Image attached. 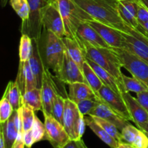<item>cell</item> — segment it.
<instances>
[{"label": "cell", "mask_w": 148, "mask_h": 148, "mask_svg": "<svg viewBox=\"0 0 148 148\" xmlns=\"http://www.w3.org/2000/svg\"><path fill=\"white\" fill-rule=\"evenodd\" d=\"M53 79H54V76L51 74L50 69L45 66L43 80H42L41 88H40L42 103H43L42 111L43 114H51V115L52 106H53L55 95L56 93L61 95V92H59L56 82Z\"/></svg>", "instance_id": "7c38bea8"}, {"label": "cell", "mask_w": 148, "mask_h": 148, "mask_svg": "<svg viewBox=\"0 0 148 148\" xmlns=\"http://www.w3.org/2000/svg\"><path fill=\"white\" fill-rule=\"evenodd\" d=\"M141 25L143 26V27H144V28L145 29V30H147V31H148V22H147V23H145V24H143V25Z\"/></svg>", "instance_id": "816d5d0a"}, {"label": "cell", "mask_w": 148, "mask_h": 148, "mask_svg": "<svg viewBox=\"0 0 148 148\" xmlns=\"http://www.w3.org/2000/svg\"><path fill=\"white\" fill-rule=\"evenodd\" d=\"M117 148H135L132 145L129 144V143H125V142H120L119 143L118 147Z\"/></svg>", "instance_id": "f6af8a7d"}, {"label": "cell", "mask_w": 148, "mask_h": 148, "mask_svg": "<svg viewBox=\"0 0 148 148\" xmlns=\"http://www.w3.org/2000/svg\"><path fill=\"white\" fill-rule=\"evenodd\" d=\"M30 6V14L27 23L22 25V33L27 34L31 38L40 40L43 25L41 16L43 9L48 1L46 0H27Z\"/></svg>", "instance_id": "ba28073f"}, {"label": "cell", "mask_w": 148, "mask_h": 148, "mask_svg": "<svg viewBox=\"0 0 148 148\" xmlns=\"http://www.w3.org/2000/svg\"><path fill=\"white\" fill-rule=\"evenodd\" d=\"M57 78L62 82L68 85L75 82H85L82 70L72 60V58L66 53V50L62 69Z\"/></svg>", "instance_id": "4fadbf2b"}, {"label": "cell", "mask_w": 148, "mask_h": 148, "mask_svg": "<svg viewBox=\"0 0 148 148\" xmlns=\"http://www.w3.org/2000/svg\"><path fill=\"white\" fill-rule=\"evenodd\" d=\"M141 130H143V131L145 132L148 133V122L143 127V128L141 129Z\"/></svg>", "instance_id": "c3c4849f"}, {"label": "cell", "mask_w": 148, "mask_h": 148, "mask_svg": "<svg viewBox=\"0 0 148 148\" xmlns=\"http://www.w3.org/2000/svg\"><path fill=\"white\" fill-rule=\"evenodd\" d=\"M62 125L71 140L78 141L82 139L86 125L85 116L79 112L77 104L68 98H65Z\"/></svg>", "instance_id": "8992f818"}, {"label": "cell", "mask_w": 148, "mask_h": 148, "mask_svg": "<svg viewBox=\"0 0 148 148\" xmlns=\"http://www.w3.org/2000/svg\"><path fill=\"white\" fill-rule=\"evenodd\" d=\"M27 148H28V147H27Z\"/></svg>", "instance_id": "9f6ffc18"}, {"label": "cell", "mask_w": 148, "mask_h": 148, "mask_svg": "<svg viewBox=\"0 0 148 148\" xmlns=\"http://www.w3.org/2000/svg\"><path fill=\"white\" fill-rule=\"evenodd\" d=\"M46 1L49 3V2H51V1H55V0H46Z\"/></svg>", "instance_id": "f5cc1de1"}, {"label": "cell", "mask_w": 148, "mask_h": 148, "mask_svg": "<svg viewBox=\"0 0 148 148\" xmlns=\"http://www.w3.org/2000/svg\"><path fill=\"white\" fill-rule=\"evenodd\" d=\"M99 101L96 98H90V99L82 100L77 103V106L78 107L79 112L83 116L89 115L90 113L95 108L97 104L98 103Z\"/></svg>", "instance_id": "74e56055"}, {"label": "cell", "mask_w": 148, "mask_h": 148, "mask_svg": "<svg viewBox=\"0 0 148 148\" xmlns=\"http://www.w3.org/2000/svg\"><path fill=\"white\" fill-rule=\"evenodd\" d=\"M30 68L34 75L37 83V88H41L45 64L43 63L42 55L39 48V40L32 38V51L28 60Z\"/></svg>", "instance_id": "ac0fdd59"}, {"label": "cell", "mask_w": 148, "mask_h": 148, "mask_svg": "<svg viewBox=\"0 0 148 148\" xmlns=\"http://www.w3.org/2000/svg\"><path fill=\"white\" fill-rule=\"evenodd\" d=\"M62 148H78L77 144L75 140H70L65 146Z\"/></svg>", "instance_id": "ee69618b"}, {"label": "cell", "mask_w": 148, "mask_h": 148, "mask_svg": "<svg viewBox=\"0 0 148 148\" xmlns=\"http://www.w3.org/2000/svg\"><path fill=\"white\" fill-rule=\"evenodd\" d=\"M140 130H140L139 128H137V127L129 124L121 131L122 142H125L129 144L133 145L137 135L140 133Z\"/></svg>", "instance_id": "d590c367"}, {"label": "cell", "mask_w": 148, "mask_h": 148, "mask_svg": "<svg viewBox=\"0 0 148 148\" xmlns=\"http://www.w3.org/2000/svg\"><path fill=\"white\" fill-rule=\"evenodd\" d=\"M15 81L19 85L22 95L27 91L37 88L36 77L32 72L28 61L25 62H20Z\"/></svg>", "instance_id": "d6986e66"}, {"label": "cell", "mask_w": 148, "mask_h": 148, "mask_svg": "<svg viewBox=\"0 0 148 148\" xmlns=\"http://www.w3.org/2000/svg\"><path fill=\"white\" fill-rule=\"evenodd\" d=\"M23 134H18L17 140H16L15 143H14V145L13 148H25V145L24 141H23Z\"/></svg>", "instance_id": "7bdbcfd3"}, {"label": "cell", "mask_w": 148, "mask_h": 148, "mask_svg": "<svg viewBox=\"0 0 148 148\" xmlns=\"http://www.w3.org/2000/svg\"><path fill=\"white\" fill-rule=\"evenodd\" d=\"M85 121L87 126L95 133L97 137H99L104 143L109 146L111 148H117L119 145V142L116 140L113 137H111L108 132L105 131L91 116L85 117Z\"/></svg>", "instance_id": "cb8c5ba5"}, {"label": "cell", "mask_w": 148, "mask_h": 148, "mask_svg": "<svg viewBox=\"0 0 148 148\" xmlns=\"http://www.w3.org/2000/svg\"><path fill=\"white\" fill-rule=\"evenodd\" d=\"M17 111L20 114L23 123V132H27L31 130L36 116L33 108L29 106L23 104Z\"/></svg>", "instance_id": "f1b7e54d"}, {"label": "cell", "mask_w": 148, "mask_h": 148, "mask_svg": "<svg viewBox=\"0 0 148 148\" xmlns=\"http://www.w3.org/2000/svg\"><path fill=\"white\" fill-rule=\"evenodd\" d=\"M145 134H146V135H147V138H148V133H146V132H145Z\"/></svg>", "instance_id": "db71d44e"}, {"label": "cell", "mask_w": 148, "mask_h": 148, "mask_svg": "<svg viewBox=\"0 0 148 148\" xmlns=\"http://www.w3.org/2000/svg\"><path fill=\"white\" fill-rule=\"evenodd\" d=\"M136 98L148 113V90L136 94Z\"/></svg>", "instance_id": "60d3db41"}, {"label": "cell", "mask_w": 148, "mask_h": 148, "mask_svg": "<svg viewBox=\"0 0 148 148\" xmlns=\"http://www.w3.org/2000/svg\"><path fill=\"white\" fill-rule=\"evenodd\" d=\"M94 98H96L93 91L85 82H75L69 85L68 98L75 103L82 100Z\"/></svg>", "instance_id": "7402d4cb"}, {"label": "cell", "mask_w": 148, "mask_h": 148, "mask_svg": "<svg viewBox=\"0 0 148 148\" xmlns=\"http://www.w3.org/2000/svg\"><path fill=\"white\" fill-rule=\"evenodd\" d=\"M137 18L140 25L145 24L148 22V8L140 0H137Z\"/></svg>", "instance_id": "f35d334b"}, {"label": "cell", "mask_w": 148, "mask_h": 148, "mask_svg": "<svg viewBox=\"0 0 148 148\" xmlns=\"http://www.w3.org/2000/svg\"><path fill=\"white\" fill-rule=\"evenodd\" d=\"M23 138L25 147L31 148L33 145L35 143L34 140H33V134H32V130H30L27 132H23Z\"/></svg>", "instance_id": "b9f144b4"}, {"label": "cell", "mask_w": 148, "mask_h": 148, "mask_svg": "<svg viewBox=\"0 0 148 148\" xmlns=\"http://www.w3.org/2000/svg\"><path fill=\"white\" fill-rule=\"evenodd\" d=\"M41 23L46 30L53 32L61 38L65 37L64 25L56 0L48 3L43 7Z\"/></svg>", "instance_id": "9c48e42d"}, {"label": "cell", "mask_w": 148, "mask_h": 148, "mask_svg": "<svg viewBox=\"0 0 148 148\" xmlns=\"http://www.w3.org/2000/svg\"><path fill=\"white\" fill-rule=\"evenodd\" d=\"M23 104L29 106L33 108L35 111H42L43 103H42L41 89L35 88L25 92L22 95V105Z\"/></svg>", "instance_id": "83f0119b"}, {"label": "cell", "mask_w": 148, "mask_h": 148, "mask_svg": "<svg viewBox=\"0 0 148 148\" xmlns=\"http://www.w3.org/2000/svg\"><path fill=\"white\" fill-rule=\"evenodd\" d=\"M135 148H147L148 145V138L145 133L140 130L135 141L132 145Z\"/></svg>", "instance_id": "ab89813d"}, {"label": "cell", "mask_w": 148, "mask_h": 148, "mask_svg": "<svg viewBox=\"0 0 148 148\" xmlns=\"http://www.w3.org/2000/svg\"><path fill=\"white\" fill-rule=\"evenodd\" d=\"M87 23L99 33L110 48H122V36L120 30L94 19Z\"/></svg>", "instance_id": "5bb4252c"}, {"label": "cell", "mask_w": 148, "mask_h": 148, "mask_svg": "<svg viewBox=\"0 0 148 148\" xmlns=\"http://www.w3.org/2000/svg\"><path fill=\"white\" fill-rule=\"evenodd\" d=\"M10 4L16 14L21 18L22 25L25 24L29 19L30 6L27 0H10Z\"/></svg>", "instance_id": "f546056e"}, {"label": "cell", "mask_w": 148, "mask_h": 148, "mask_svg": "<svg viewBox=\"0 0 148 148\" xmlns=\"http://www.w3.org/2000/svg\"><path fill=\"white\" fill-rule=\"evenodd\" d=\"M83 50L85 57L92 60L98 66L111 74L123 85V73L121 72L122 63L118 55L111 48H96L83 43Z\"/></svg>", "instance_id": "3957f363"}, {"label": "cell", "mask_w": 148, "mask_h": 148, "mask_svg": "<svg viewBox=\"0 0 148 148\" xmlns=\"http://www.w3.org/2000/svg\"><path fill=\"white\" fill-rule=\"evenodd\" d=\"M45 43V66L53 71L56 77L60 75L64 59L65 47L62 38L51 31L46 30Z\"/></svg>", "instance_id": "5b68a950"}, {"label": "cell", "mask_w": 148, "mask_h": 148, "mask_svg": "<svg viewBox=\"0 0 148 148\" xmlns=\"http://www.w3.org/2000/svg\"><path fill=\"white\" fill-rule=\"evenodd\" d=\"M3 97L7 98L14 111H17L22 106V92L16 81H10L7 84Z\"/></svg>", "instance_id": "4316f807"}, {"label": "cell", "mask_w": 148, "mask_h": 148, "mask_svg": "<svg viewBox=\"0 0 148 148\" xmlns=\"http://www.w3.org/2000/svg\"><path fill=\"white\" fill-rule=\"evenodd\" d=\"M82 72H83L84 77L85 79V83L88 84L92 90L93 91L94 94L95 95V98L98 101V96H99V90L101 88H102L103 83L96 72L92 69V68L90 66L89 64L85 61V62L83 64V67H82Z\"/></svg>", "instance_id": "484cf974"}, {"label": "cell", "mask_w": 148, "mask_h": 148, "mask_svg": "<svg viewBox=\"0 0 148 148\" xmlns=\"http://www.w3.org/2000/svg\"><path fill=\"white\" fill-rule=\"evenodd\" d=\"M122 36V49H126L148 63V31L139 23L137 27L127 25Z\"/></svg>", "instance_id": "277c9868"}, {"label": "cell", "mask_w": 148, "mask_h": 148, "mask_svg": "<svg viewBox=\"0 0 148 148\" xmlns=\"http://www.w3.org/2000/svg\"><path fill=\"white\" fill-rule=\"evenodd\" d=\"M46 127L45 140H48L53 148H62L70 140L64 126L51 114H43Z\"/></svg>", "instance_id": "30bf717a"}, {"label": "cell", "mask_w": 148, "mask_h": 148, "mask_svg": "<svg viewBox=\"0 0 148 148\" xmlns=\"http://www.w3.org/2000/svg\"><path fill=\"white\" fill-rule=\"evenodd\" d=\"M77 37L81 47L83 49V43L96 48H110L99 33L88 23H82L77 30Z\"/></svg>", "instance_id": "2e32d148"}, {"label": "cell", "mask_w": 148, "mask_h": 148, "mask_svg": "<svg viewBox=\"0 0 148 148\" xmlns=\"http://www.w3.org/2000/svg\"><path fill=\"white\" fill-rule=\"evenodd\" d=\"M122 82L124 88L127 92H135L136 94L143 91L148 90V88L144 85L141 81L134 77H127L123 74Z\"/></svg>", "instance_id": "4dcf8cb0"}, {"label": "cell", "mask_w": 148, "mask_h": 148, "mask_svg": "<svg viewBox=\"0 0 148 148\" xmlns=\"http://www.w3.org/2000/svg\"><path fill=\"white\" fill-rule=\"evenodd\" d=\"M56 1L63 20L65 36L76 40L79 43V40L77 34L78 28L82 23H87L93 18L80 6L78 5L75 0Z\"/></svg>", "instance_id": "7a4b0ae2"}, {"label": "cell", "mask_w": 148, "mask_h": 148, "mask_svg": "<svg viewBox=\"0 0 148 148\" xmlns=\"http://www.w3.org/2000/svg\"><path fill=\"white\" fill-rule=\"evenodd\" d=\"M89 116H96L109 121L115 125L120 131L129 124V121L124 119L123 117L119 115L114 110L108 107L104 103L99 101L93 110L90 113Z\"/></svg>", "instance_id": "e0dca14e"}, {"label": "cell", "mask_w": 148, "mask_h": 148, "mask_svg": "<svg viewBox=\"0 0 148 148\" xmlns=\"http://www.w3.org/2000/svg\"><path fill=\"white\" fill-rule=\"evenodd\" d=\"M147 148H148V145H147Z\"/></svg>", "instance_id": "11a10c76"}, {"label": "cell", "mask_w": 148, "mask_h": 148, "mask_svg": "<svg viewBox=\"0 0 148 148\" xmlns=\"http://www.w3.org/2000/svg\"><path fill=\"white\" fill-rule=\"evenodd\" d=\"M137 10V0H119L120 15L124 23L132 27H137L139 25Z\"/></svg>", "instance_id": "44dd1931"}, {"label": "cell", "mask_w": 148, "mask_h": 148, "mask_svg": "<svg viewBox=\"0 0 148 148\" xmlns=\"http://www.w3.org/2000/svg\"><path fill=\"white\" fill-rule=\"evenodd\" d=\"M121 96L124 98L129 111L130 113L132 121L141 130L148 122V113L139 103L137 98H134L130 92H123Z\"/></svg>", "instance_id": "9a60e30c"}, {"label": "cell", "mask_w": 148, "mask_h": 148, "mask_svg": "<svg viewBox=\"0 0 148 148\" xmlns=\"http://www.w3.org/2000/svg\"><path fill=\"white\" fill-rule=\"evenodd\" d=\"M118 55L125 68L132 76L141 81L148 88V63L122 48H111Z\"/></svg>", "instance_id": "52a82bcc"}, {"label": "cell", "mask_w": 148, "mask_h": 148, "mask_svg": "<svg viewBox=\"0 0 148 148\" xmlns=\"http://www.w3.org/2000/svg\"><path fill=\"white\" fill-rule=\"evenodd\" d=\"M62 41L64 45L66 53L82 70V67L86 60V57H85V51L82 49L79 43L76 40L66 37V36L62 38Z\"/></svg>", "instance_id": "603a6c76"}, {"label": "cell", "mask_w": 148, "mask_h": 148, "mask_svg": "<svg viewBox=\"0 0 148 148\" xmlns=\"http://www.w3.org/2000/svg\"><path fill=\"white\" fill-rule=\"evenodd\" d=\"M9 0H1V5L2 7H4L7 5V2H8Z\"/></svg>", "instance_id": "681fc988"}, {"label": "cell", "mask_w": 148, "mask_h": 148, "mask_svg": "<svg viewBox=\"0 0 148 148\" xmlns=\"http://www.w3.org/2000/svg\"><path fill=\"white\" fill-rule=\"evenodd\" d=\"M98 94H99L98 101L106 104L108 107L123 117L124 119L129 121H132V118L130 115L125 101L121 95H119L106 85H103Z\"/></svg>", "instance_id": "8fae6325"}, {"label": "cell", "mask_w": 148, "mask_h": 148, "mask_svg": "<svg viewBox=\"0 0 148 148\" xmlns=\"http://www.w3.org/2000/svg\"><path fill=\"white\" fill-rule=\"evenodd\" d=\"M93 118V119L105 130L106 132H108L111 137H114L116 140L120 143V142H122V137H121V132H120L119 130L116 127L115 125H114L113 124H111L109 121H106L105 119H103L99 118V117L96 116H92Z\"/></svg>", "instance_id": "d6a6232c"}, {"label": "cell", "mask_w": 148, "mask_h": 148, "mask_svg": "<svg viewBox=\"0 0 148 148\" xmlns=\"http://www.w3.org/2000/svg\"><path fill=\"white\" fill-rule=\"evenodd\" d=\"M76 142H77V144L78 148H88L86 146V145L85 144V143H84V141L82 140V139Z\"/></svg>", "instance_id": "bcb514c9"}, {"label": "cell", "mask_w": 148, "mask_h": 148, "mask_svg": "<svg viewBox=\"0 0 148 148\" xmlns=\"http://www.w3.org/2000/svg\"><path fill=\"white\" fill-rule=\"evenodd\" d=\"M34 143H38L41 140H45L46 137V127L44 123L42 122L37 116H35L34 122L31 129Z\"/></svg>", "instance_id": "e575fe53"}, {"label": "cell", "mask_w": 148, "mask_h": 148, "mask_svg": "<svg viewBox=\"0 0 148 148\" xmlns=\"http://www.w3.org/2000/svg\"><path fill=\"white\" fill-rule=\"evenodd\" d=\"M0 148H5L4 137H3V135L2 134H1V132H0Z\"/></svg>", "instance_id": "7dc6e473"}, {"label": "cell", "mask_w": 148, "mask_h": 148, "mask_svg": "<svg viewBox=\"0 0 148 148\" xmlns=\"http://www.w3.org/2000/svg\"><path fill=\"white\" fill-rule=\"evenodd\" d=\"M65 98L62 95L56 93L52 106V116L62 124L64 111Z\"/></svg>", "instance_id": "836d02e7"}, {"label": "cell", "mask_w": 148, "mask_h": 148, "mask_svg": "<svg viewBox=\"0 0 148 148\" xmlns=\"http://www.w3.org/2000/svg\"><path fill=\"white\" fill-rule=\"evenodd\" d=\"M14 112L12 106L10 101L4 97H2L0 101V123L6 122L11 117Z\"/></svg>", "instance_id": "8d00e7d4"}, {"label": "cell", "mask_w": 148, "mask_h": 148, "mask_svg": "<svg viewBox=\"0 0 148 148\" xmlns=\"http://www.w3.org/2000/svg\"><path fill=\"white\" fill-rule=\"evenodd\" d=\"M32 51V38L27 34H22L19 48L20 62H27Z\"/></svg>", "instance_id": "1f68e13d"}, {"label": "cell", "mask_w": 148, "mask_h": 148, "mask_svg": "<svg viewBox=\"0 0 148 148\" xmlns=\"http://www.w3.org/2000/svg\"><path fill=\"white\" fill-rule=\"evenodd\" d=\"M0 132L4 137L5 148H13L18 136V131L14 124L13 115L6 122L1 124Z\"/></svg>", "instance_id": "d4e9b609"}, {"label": "cell", "mask_w": 148, "mask_h": 148, "mask_svg": "<svg viewBox=\"0 0 148 148\" xmlns=\"http://www.w3.org/2000/svg\"><path fill=\"white\" fill-rule=\"evenodd\" d=\"M140 1H141V2L143 3V4H144L148 8V0H140Z\"/></svg>", "instance_id": "f907efd6"}, {"label": "cell", "mask_w": 148, "mask_h": 148, "mask_svg": "<svg viewBox=\"0 0 148 148\" xmlns=\"http://www.w3.org/2000/svg\"><path fill=\"white\" fill-rule=\"evenodd\" d=\"M86 61L88 64H90V66L92 68L94 71L96 72V74L98 75V76L99 77V78L101 79V80L102 81V82L103 83L104 85L108 87L109 88H111V90L116 92V93H118L119 95H121L123 92H126V90L124 88V85L116 79L114 76H113L111 74H110L109 72H108L107 71H106L105 69H103L102 67H101L100 66H98L97 64H95V62H92L90 59L86 58Z\"/></svg>", "instance_id": "ffe728a7"}, {"label": "cell", "mask_w": 148, "mask_h": 148, "mask_svg": "<svg viewBox=\"0 0 148 148\" xmlns=\"http://www.w3.org/2000/svg\"><path fill=\"white\" fill-rule=\"evenodd\" d=\"M94 20L124 31L127 24L119 11V0H75Z\"/></svg>", "instance_id": "6da1fadb"}]
</instances>
